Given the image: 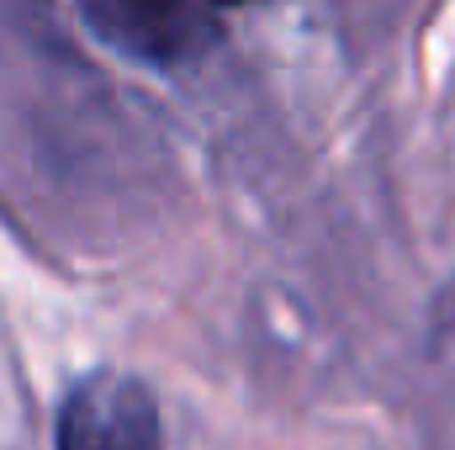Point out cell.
I'll list each match as a JSON object with an SVG mask.
<instances>
[{
	"label": "cell",
	"mask_w": 455,
	"mask_h": 450,
	"mask_svg": "<svg viewBox=\"0 0 455 450\" xmlns=\"http://www.w3.org/2000/svg\"><path fill=\"white\" fill-rule=\"evenodd\" d=\"M212 5H238V0H212Z\"/></svg>",
	"instance_id": "3957f363"
},
{
	"label": "cell",
	"mask_w": 455,
	"mask_h": 450,
	"mask_svg": "<svg viewBox=\"0 0 455 450\" xmlns=\"http://www.w3.org/2000/svg\"><path fill=\"white\" fill-rule=\"evenodd\" d=\"M53 450H164L148 387L122 371L85 376L59 408Z\"/></svg>",
	"instance_id": "6da1fadb"
},
{
	"label": "cell",
	"mask_w": 455,
	"mask_h": 450,
	"mask_svg": "<svg viewBox=\"0 0 455 450\" xmlns=\"http://www.w3.org/2000/svg\"><path fill=\"white\" fill-rule=\"evenodd\" d=\"M80 16L101 43L143 64H180L212 37V21L196 0H80Z\"/></svg>",
	"instance_id": "7a4b0ae2"
}]
</instances>
